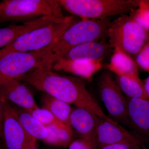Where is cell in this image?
<instances>
[{
	"label": "cell",
	"instance_id": "cell-4",
	"mask_svg": "<svg viewBox=\"0 0 149 149\" xmlns=\"http://www.w3.org/2000/svg\"><path fill=\"white\" fill-rule=\"evenodd\" d=\"M110 48L117 49L135 59L145 45L149 42L147 31L127 14L110 22L108 29Z\"/></svg>",
	"mask_w": 149,
	"mask_h": 149
},
{
	"label": "cell",
	"instance_id": "cell-1",
	"mask_svg": "<svg viewBox=\"0 0 149 149\" xmlns=\"http://www.w3.org/2000/svg\"><path fill=\"white\" fill-rule=\"evenodd\" d=\"M19 80L76 107L89 110L100 118L108 117L80 77L61 75L54 72L52 68H42L32 70Z\"/></svg>",
	"mask_w": 149,
	"mask_h": 149
},
{
	"label": "cell",
	"instance_id": "cell-19",
	"mask_svg": "<svg viewBox=\"0 0 149 149\" xmlns=\"http://www.w3.org/2000/svg\"><path fill=\"white\" fill-rule=\"evenodd\" d=\"M48 135L42 141L54 146L65 148L73 141L74 132L71 127L62 123L47 126Z\"/></svg>",
	"mask_w": 149,
	"mask_h": 149
},
{
	"label": "cell",
	"instance_id": "cell-25",
	"mask_svg": "<svg viewBox=\"0 0 149 149\" xmlns=\"http://www.w3.org/2000/svg\"><path fill=\"white\" fill-rule=\"evenodd\" d=\"M97 137L88 139V138H80L73 140L68 146V149H83L91 141Z\"/></svg>",
	"mask_w": 149,
	"mask_h": 149
},
{
	"label": "cell",
	"instance_id": "cell-5",
	"mask_svg": "<svg viewBox=\"0 0 149 149\" xmlns=\"http://www.w3.org/2000/svg\"><path fill=\"white\" fill-rule=\"evenodd\" d=\"M54 56L50 48L32 52H12L0 54V75L19 80L32 70L52 69Z\"/></svg>",
	"mask_w": 149,
	"mask_h": 149
},
{
	"label": "cell",
	"instance_id": "cell-8",
	"mask_svg": "<svg viewBox=\"0 0 149 149\" xmlns=\"http://www.w3.org/2000/svg\"><path fill=\"white\" fill-rule=\"evenodd\" d=\"M99 93L110 118L129 126L127 115V99L116 80L109 72L102 74L98 82Z\"/></svg>",
	"mask_w": 149,
	"mask_h": 149
},
{
	"label": "cell",
	"instance_id": "cell-28",
	"mask_svg": "<svg viewBox=\"0 0 149 149\" xmlns=\"http://www.w3.org/2000/svg\"><path fill=\"white\" fill-rule=\"evenodd\" d=\"M83 149H98L97 138L92 140Z\"/></svg>",
	"mask_w": 149,
	"mask_h": 149
},
{
	"label": "cell",
	"instance_id": "cell-6",
	"mask_svg": "<svg viewBox=\"0 0 149 149\" xmlns=\"http://www.w3.org/2000/svg\"><path fill=\"white\" fill-rule=\"evenodd\" d=\"M61 6L82 19H104L130 13L138 6L130 0H58Z\"/></svg>",
	"mask_w": 149,
	"mask_h": 149
},
{
	"label": "cell",
	"instance_id": "cell-20",
	"mask_svg": "<svg viewBox=\"0 0 149 149\" xmlns=\"http://www.w3.org/2000/svg\"><path fill=\"white\" fill-rule=\"evenodd\" d=\"M41 103L43 108L51 112L60 122L70 126L72 110L70 104L45 93L41 97Z\"/></svg>",
	"mask_w": 149,
	"mask_h": 149
},
{
	"label": "cell",
	"instance_id": "cell-26",
	"mask_svg": "<svg viewBox=\"0 0 149 149\" xmlns=\"http://www.w3.org/2000/svg\"><path fill=\"white\" fill-rule=\"evenodd\" d=\"M139 147L128 144H118L106 146L100 149H135Z\"/></svg>",
	"mask_w": 149,
	"mask_h": 149
},
{
	"label": "cell",
	"instance_id": "cell-33",
	"mask_svg": "<svg viewBox=\"0 0 149 149\" xmlns=\"http://www.w3.org/2000/svg\"><path fill=\"white\" fill-rule=\"evenodd\" d=\"M139 149V148H137V149Z\"/></svg>",
	"mask_w": 149,
	"mask_h": 149
},
{
	"label": "cell",
	"instance_id": "cell-29",
	"mask_svg": "<svg viewBox=\"0 0 149 149\" xmlns=\"http://www.w3.org/2000/svg\"><path fill=\"white\" fill-rule=\"evenodd\" d=\"M26 149H38L37 140L32 138Z\"/></svg>",
	"mask_w": 149,
	"mask_h": 149
},
{
	"label": "cell",
	"instance_id": "cell-13",
	"mask_svg": "<svg viewBox=\"0 0 149 149\" xmlns=\"http://www.w3.org/2000/svg\"><path fill=\"white\" fill-rule=\"evenodd\" d=\"M99 118L89 110L76 107L72 109L70 118V126L80 138L96 137Z\"/></svg>",
	"mask_w": 149,
	"mask_h": 149
},
{
	"label": "cell",
	"instance_id": "cell-12",
	"mask_svg": "<svg viewBox=\"0 0 149 149\" xmlns=\"http://www.w3.org/2000/svg\"><path fill=\"white\" fill-rule=\"evenodd\" d=\"M129 127L141 140L149 143V100L126 97Z\"/></svg>",
	"mask_w": 149,
	"mask_h": 149
},
{
	"label": "cell",
	"instance_id": "cell-15",
	"mask_svg": "<svg viewBox=\"0 0 149 149\" xmlns=\"http://www.w3.org/2000/svg\"><path fill=\"white\" fill-rule=\"evenodd\" d=\"M102 60L101 58L94 61H79L58 58L55 60L52 69L69 72L82 79L90 80L102 68Z\"/></svg>",
	"mask_w": 149,
	"mask_h": 149
},
{
	"label": "cell",
	"instance_id": "cell-32",
	"mask_svg": "<svg viewBox=\"0 0 149 149\" xmlns=\"http://www.w3.org/2000/svg\"><path fill=\"white\" fill-rule=\"evenodd\" d=\"M0 149H2L1 148V147H0Z\"/></svg>",
	"mask_w": 149,
	"mask_h": 149
},
{
	"label": "cell",
	"instance_id": "cell-14",
	"mask_svg": "<svg viewBox=\"0 0 149 149\" xmlns=\"http://www.w3.org/2000/svg\"><path fill=\"white\" fill-rule=\"evenodd\" d=\"M109 48V45L104 40L89 42L72 48L63 56L56 58L74 61H94L103 58Z\"/></svg>",
	"mask_w": 149,
	"mask_h": 149
},
{
	"label": "cell",
	"instance_id": "cell-9",
	"mask_svg": "<svg viewBox=\"0 0 149 149\" xmlns=\"http://www.w3.org/2000/svg\"><path fill=\"white\" fill-rule=\"evenodd\" d=\"M1 98L4 110L3 139L6 149H26L32 138L24 130L10 102Z\"/></svg>",
	"mask_w": 149,
	"mask_h": 149
},
{
	"label": "cell",
	"instance_id": "cell-27",
	"mask_svg": "<svg viewBox=\"0 0 149 149\" xmlns=\"http://www.w3.org/2000/svg\"><path fill=\"white\" fill-rule=\"evenodd\" d=\"M3 106L1 98L0 96V139H3Z\"/></svg>",
	"mask_w": 149,
	"mask_h": 149
},
{
	"label": "cell",
	"instance_id": "cell-7",
	"mask_svg": "<svg viewBox=\"0 0 149 149\" xmlns=\"http://www.w3.org/2000/svg\"><path fill=\"white\" fill-rule=\"evenodd\" d=\"M47 16H64L58 1L4 0L0 3V22L33 20Z\"/></svg>",
	"mask_w": 149,
	"mask_h": 149
},
{
	"label": "cell",
	"instance_id": "cell-10",
	"mask_svg": "<svg viewBox=\"0 0 149 149\" xmlns=\"http://www.w3.org/2000/svg\"><path fill=\"white\" fill-rule=\"evenodd\" d=\"M98 149L109 145L128 144L140 147L141 141L135 135L109 117L99 118L96 131Z\"/></svg>",
	"mask_w": 149,
	"mask_h": 149
},
{
	"label": "cell",
	"instance_id": "cell-11",
	"mask_svg": "<svg viewBox=\"0 0 149 149\" xmlns=\"http://www.w3.org/2000/svg\"><path fill=\"white\" fill-rule=\"evenodd\" d=\"M0 96L15 105L27 111L37 107L34 96L19 80L0 75Z\"/></svg>",
	"mask_w": 149,
	"mask_h": 149
},
{
	"label": "cell",
	"instance_id": "cell-22",
	"mask_svg": "<svg viewBox=\"0 0 149 149\" xmlns=\"http://www.w3.org/2000/svg\"><path fill=\"white\" fill-rule=\"evenodd\" d=\"M28 111L32 116L45 127L63 123L58 120L51 112L43 108H40L37 107Z\"/></svg>",
	"mask_w": 149,
	"mask_h": 149
},
{
	"label": "cell",
	"instance_id": "cell-24",
	"mask_svg": "<svg viewBox=\"0 0 149 149\" xmlns=\"http://www.w3.org/2000/svg\"><path fill=\"white\" fill-rule=\"evenodd\" d=\"M139 67L149 73V42L144 46L135 59Z\"/></svg>",
	"mask_w": 149,
	"mask_h": 149
},
{
	"label": "cell",
	"instance_id": "cell-31",
	"mask_svg": "<svg viewBox=\"0 0 149 149\" xmlns=\"http://www.w3.org/2000/svg\"><path fill=\"white\" fill-rule=\"evenodd\" d=\"M138 3L146 7L149 9V0H142V1H137Z\"/></svg>",
	"mask_w": 149,
	"mask_h": 149
},
{
	"label": "cell",
	"instance_id": "cell-30",
	"mask_svg": "<svg viewBox=\"0 0 149 149\" xmlns=\"http://www.w3.org/2000/svg\"><path fill=\"white\" fill-rule=\"evenodd\" d=\"M144 87L147 98L149 100V75L145 80V83H144Z\"/></svg>",
	"mask_w": 149,
	"mask_h": 149
},
{
	"label": "cell",
	"instance_id": "cell-2",
	"mask_svg": "<svg viewBox=\"0 0 149 149\" xmlns=\"http://www.w3.org/2000/svg\"><path fill=\"white\" fill-rule=\"evenodd\" d=\"M77 21L73 16L50 17L42 24L24 32L10 45L1 49L0 54L12 52H32L49 47Z\"/></svg>",
	"mask_w": 149,
	"mask_h": 149
},
{
	"label": "cell",
	"instance_id": "cell-21",
	"mask_svg": "<svg viewBox=\"0 0 149 149\" xmlns=\"http://www.w3.org/2000/svg\"><path fill=\"white\" fill-rule=\"evenodd\" d=\"M116 80L127 97L148 99L144 83L139 76H117Z\"/></svg>",
	"mask_w": 149,
	"mask_h": 149
},
{
	"label": "cell",
	"instance_id": "cell-23",
	"mask_svg": "<svg viewBox=\"0 0 149 149\" xmlns=\"http://www.w3.org/2000/svg\"><path fill=\"white\" fill-rule=\"evenodd\" d=\"M138 9L130 12L129 16L144 29L149 31V9L138 3Z\"/></svg>",
	"mask_w": 149,
	"mask_h": 149
},
{
	"label": "cell",
	"instance_id": "cell-34",
	"mask_svg": "<svg viewBox=\"0 0 149 149\" xmlns=\"http://www.w3.org/2000/svg\"></svg>",
	"mask_w": 149,
	"mask_h": 149
},
{
	"label": "cell",
	"instance_id": "cell-18",
	"mask_svg": "<svg viewBox=\"0 0 149 149\" xmlns=\"http://www.w3.org/2000/svg\"><path fill=\"white\" fill-rule=\"evenodd\" d=\"M49 17H44L26 22L21 25L12 24L0 28V49L10 45L22 34L42 24Z\"/></svg>",
	"mask_w": 149,
	"mask_h": 149
},
{
	"label": "cell",
	"instance_id": "cell-17",
	"mask_svg": "<svg viewBox=\"0 0 149 149\" xmlns=\"http://www.w3.org/2000/svg\"><path fill=\"white\" fill-rule=\"evenodd\" d=\"M12 106L26 133L36 140L42 141L45 140L48 135L47 127L32 116L26 110L15 105Z\"/></svg>",
	"mask_w": 149,
	"mask_h": 149
},
{
	"label": "cell",
	"instance_id": "cell-3",
	"mask_svg": "<svg viewBox=\"0 0 149 149\" xmlns=\"http://www.w3.org/2000/svg\"><path fill=\"white\" fill-rule=\"evenodd\" d=\"M109 19H82L65 31L53 45L50 46L55 59L72 48L89 42L104 40L108 36Z\"/></svg>",
	"mask_w": 149,
	"mask_h": 149
},
{
	"label": "cell",
	"instance_id": "cell-16",
	"mask_svg": "<svg viewBox=\"0 0 149 149\" xmlns=\"http://www.w3.org/2000/svg\"><path fill=\"white\" fill-rule=\"evenodd\" d=\"M106 67L116 76H139L135 60L118 49H114L110 62Z\"/></svg>",
	"mask_w": 149,
	"mask_h": 149
}]
</instances>
